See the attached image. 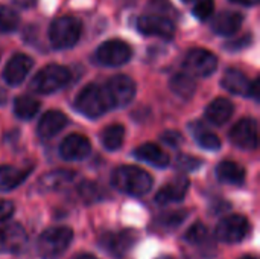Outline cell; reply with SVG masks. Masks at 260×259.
<instances>
[{
  "instance_id": "1",
  "label": "cell",
  "mask_w": 260,
  "mask_h": 259,
  "mask_svg": "<svg viewBox=\"0 0 260 259\" xmlns=\"http://www.w3.org/2000/svg\"><path fill=\"white\" fill-rule=\"evenodd\" d=\"M152 177L145 169L131 165L116 168L111 176V183L116 189L134 197L148 194L152 188Z\"/></svg>"
},
{
  "instance_id": "2",
  "label": "cell",
  "mask_w": 260,
  "mask_h": 259,
  "mask_svg": "<svg viewBox=\"0 0 260 259\" xmlns=\"http://www.w3.org/2000/svg\"><path fill=\"white\" fill-rule=\"evenodd\" d=\"M73 240V232L69 227H52L43 232L37 241V252L43 259L59 258Z\"/></svg>"
},
{
  "instance_id": "3",
  "label": "cell",
  "mask_w": 260,
  "mask_h": 259,
  "mask_svg": "<svg viewBox=\"0 0 260 259\" xmlns=\"http://www.w3.org/2000/svg\"><path fill=\"white\" fill-rule=\"evenodd\" d=\"M70 79V72L64 66L50 64L41 69L30 81V90L41 95L53 93L62 89Z\"/></svg>"
},
{
  "instance_id": "4",
  "label": "cell",
  "mask_w": 260,
  "mask_h": 259,
  "mask_svg": "<svg viewBox=\"0 0 260 259\" xmlns=\"http://www.w3.org/2000/svg\"><path fill=\"white\" fill-rule=\"evenodd\" d=\"M81 31L82 26L79 20L73 17H59L50 24L49 38L55 49H69L78 43Z\"/></svg>"
},
{
  "instance_id": "5",
  "label": "cell",
  "mask_w": 260,
  "mask_h": 259,
  "mask_svg": "<svg viewBox=\"0 0 260 259\" xmlns=\"http://www.w3.org/2000/svg\"><path fill=\"white\" fill-rule=\"evenodd\" d=\"M75 105L78 111L87 118H99L110 108L104 89H101L96 84H90L84 87L76 96Z\"/></svg>"
},
{
  "instance_id": "6",
  "label": "cell",
  "mask_w": 260,
  "mask_h": 259,
  "mask_svg": "<svg viewBox=\"0 0 260 259\" xmlns=\"http://www.w3.org/2000/svg\"><path fill=\"white\" fill-rule=\"evenodd\" d=\"M110 107H125L136 96V82L126 75H116L104 89Z\"/></svg>"
},
{
  "instance_id": "7",
  "label": "cell",
  "mask_w": 260,
  "mask_h": 259,
  "mask_svg": "<svg viewBox=\"0 0 260 259\" xmlns=\"http://www.w3.org/2000/svg\"><path fill=\"white\" fill-rule=\"evenodd\" d=\"M250 231V223L244 215H229L216 226V237L219 241L235 244L241 243Z\"/></svg>"
},
{
  "instance_id": "8",
  "label": "cell",
  "mask_w": 260,
  "mask_h": 259,
  "mask_svg": "<svg viewBox=\"0 0 260 259\" xmlns=\"http://www.w3.org/2000/svg\"><path fill=\"white\" fill-rule=\"evenodd\" d=\"M133 56V49L128 43L122 40H110L105 41L96 52V58L104 66H122L128 63Z\"/></svg>"
},
{
  "instance_id": "9",
  "label": "cell",
  "mask_w": 260,
  "mask_h": 259,
  "mask_svg": "<svg viewBox=\"0 0 260 259\" xmlns=\"http://www.w3.org/2000/svg\"><path fill=\"white\" fill-rule=\"evenodd\" d=\"M218 58L206 49H192L184 58V67L197 76H209L216 70Z\"/></svg>"
},
{
  "instance_id": "10",
  "label": "cell",
  "mask_w": 260,
  "mask_h": 259,
  "mask_svg": "<svg viewBox=\"0 0 260 259\" xmlns=\"http://www.w3.org/2000/svg\"><path fill=\"white\" fill-rule=\"evenodd\" d=\"M230 140L241 150H256L259 143V131L254 119H241L230 131Z\"/></svg>"
},
{
  "instance_id": "11",
  "label": "cell",
  "mask_w": 260,
  "mask_h": 259,
  "mask_svg": "<svg viewBox=\"0 0 260 259\" xmlns=\"http://www.w3.org/2000/svg\"><path fill=\"white\" fill-rule=\"evenodd\" d=\"M137 29L143 35H152V37H160L171 40L174 37L175 27L174 23L165 17V15H142L137 20Z\"/></svg>"
},
{
  "instance_id": "12",
  "label": "cell",
  "mask_w": 260,
  "mask_h": 259,
  "mask_svg": "<svg viewBox=\"0 0 260 259\" xmlns=\"http://www.w3.org/2000/svg\"><path fill=\"white\" fill-rule=\"evenodd\" d=\"M136 234L133 231H122L117 234H105L101 238V247L105 249L110 255L116 258H122L128 253L136 244Z\"/></svg>"
},
{
  "instance_id": "13",
  "label": "cell",
  "mask_w": 260,
  "mask_h": 259,
  "mask_svg": "<svg viewBox=\"0 0 260 259\" xmlns=\"http://www.w3.org/2000/svg\"><path fill=\"white\" fill-rule=\"evenodd\" d=\"M91 151L90 140L82 136V134H70L67 136L61 147H59V154L64 160L69 162H79L84 160Z\"/></svg>"
},
{
  "instance_id": "14",
  "label": "cell",
  "mask_w": 260,
  "mask_h": 259,
  "mask_svg": "<svg viewBox=\"0 0 260 259\" xmlns=\"http://www.w3.org/2000/svg\"><path fill=\"white\" fill-rule=\"evenodd\" d=\"M32 66H34L32 58H29L24 53H17L8 61L3 70V78L9 85H18L24 81Z\"/></svg>"
},
{
  "instance_id": "15",
  "label": "cell",
  "mask_w": 260,
  "mask_h": 259,
  "mask_svg": "<svg viewBox=\"0 0 260 259\" xmlns=\"http://www.w3.org/2000/svg\"><path fill=\"white\" fill-rule=\"evenodd\" d=\"M26 231L20 224H9L0 229V253H17L26 244Z\"/></svg>"
},
{
  "instance_id": "16",
  "label": "cell",
  "mask_w": 260,
  "mask_h": 259,
  "mask_svg": "<svg viewBox=\"0 0 260 259\" xmlns=\"http://www.w3.org/2000/svg\"><path fill=\"white\" fill-rule=\"evenodd\" d=\"M67 125V116L58 110H49L46 111L40 122H38V134L43 139H50L55 134H58L64 127Z\"/></svg>"
},
{
  "instance_id": "17",
  "label": "cell",
  "mask_w": 260,
  "mask_h": 259,
  "mask_svg": "<svg viewBox=\"0 0 260 259\" xmlns=\"http://www.w3.org/2000/svg\"><path fill=\"white\" fill-rule=\"evenodd\" d=\"M187 191H189V179L184 176H180L175 180H172L171 183H168L163 189H160L155 200L160 205L181 202L186 197Z\"/></svg>"
},
{
  "instance_id": "18",
  "label": "cell",
  "mask_w": 260,
  "mask_h": 259,
  "mask_svg": "<svg viewBox=\"0 0 260 259\" xmlns=\"http://www.w3.org/2000/svg\"><path fill=\"white\" fill-rule=\"evenodd\" d=\"M30 174L29 168H17L11 165L0 166V192H8L20 186L27 176Z\"/></svg>"
},
{
  "instance_id": "19",
  "label": "cell",
  "mask_w": 260,
  "mask_h": 259,
  "mask_svg": "<svg viewBox=\"0 0 260 259\" xmlns=\"http://www.w3.org/2000/svg\"><path fill=\"white\" fill-rule=\"evenodd\" d=\"M134 156L139 160L151 163L157 168H166L169 165V156L155 143H143L134 150Z\"/></svg>"
},
{
  "instance_id": "20",
  "label": "cell",
  "mask_w": 260,
  "mask_h": 259,
  "mask_svg": "<svg viewBox=\"0 0 260 259\" xmlns=\"http://www.w3.org/2000/svg\"><path fill=\"white\" fill-rule=\"evenodd\" d=\"M242 20L244 17L239 12L224 11L213 20L212 27L218 35H233L242 26Z\"/></svg>"
},
{
  "instance_id": "21",
  "label": "cell",
  "mask_w": 260,
  "mask_h": 259,
  "mask_svg": "<svg viewBox=\"0 0 260 259\" xmlns=\"http://www.w3.org/2000/svg\"><path fill=\"white\" fill-rule=\"evenodd\" d=\"M222 87L235 95H245L248 96V92H250V85H251V81L247 78V75L238 69H229L224 76H222V81H221Z\"/></svg>"
},
{
  "instance_id": "22",
  "label": "cell",
  "mask_w": 260,
  "mask_h": 259,
  "mask_svg": "<svg viewBox=\"0 0 260 259\" xmlns=\"http://www.w3.org/2000/svg\"><path fill=\"white\" fill-rule=\"evenodd\" d=\"M232 114H233V104L225 98H216L206 108V118L213 125L225 124L232 118Z\"/></svg>"
},
{
  "instance_id": "23",
  "label": "cell",
  "mask_w": 260,
  "mask_h": 259,
  "mask_svg": "<svg viewBox=\"0 0 260 259\" xmlns=\"http://www.w3.org/2000/svg\"><path fill=\"white\" fill-rule=\"evenodd\" d=\"M218 180L227 185H242L245 182V168L236 162L225 160L216 168Z\"/></svg>"
},
{
  "instance_id": "24",
  "label": "cell",
  "mask_w": 260,
  "mask_h": 259,
  "mask_svg": "<svg viewBox=\"0 0 260 259\" xmlns=\"http://www.w3.org/2000/svg\"><path fill=\"white\" fill-rule=\"evenodd\" d=\"M73 177L75 174L72 171H64V169L52 171L40 180V188L43 191H58L67 186L73 180Z\"/></svg>"
},
{
  "instance_id": "25",
  "label": "cell",
  "mask_w": 260,
  "mask_h": 259,
  "mask_svg": "<svg viewBox=\"0 0 260 259\" xmlns=\"http://www.w3.org/2000/svg\"><path fill=\"white\" fill-rule=\"evenodd\" d=\"M171 90L183 99H190L197 92V82L187 73H177L171 78Z\"/></svg>"
},
{
  "instance_id": "26",
  "label": "cell",
  "mask_w": 260,
  "mask_h": 259,
  "mask_svg": "<svg viewBox=\"0 0 260 259\" xmlns=\"http://www.w3.org/2000/svg\"><path fill=\"white\" fill-rule=\"evenodd\" d=\"M125 139V128L119 124L107 127L101 134V142L108 151H116L122 147Z\"/></svg>"
},
{
  "instance_id": "27",
  "label": "cell",
  "mask_w": 260,
  "mask_h": 259,
  "mask_svg": "<svg viewBox=\"0 0 260 259\" xmlns=\"http://www.w3.org/2000/svg\"><path fill=\"white\" fill-rule=\"evenodd\" d=\"M40 110V102L30 96L21 95L15 99L14 102V113L17 118L20 119H30L37 114V111Z\"/></svg>"
},
{
  "instance_id": "28",
  "label": "cell",
  "mask_w": 260,
  "mask_h": 259,
  "mask_svg": "<svg viewBox=\"0 0 260 259\" xmlns=\"http://www.w3.org/2000/svg\"><path fill=\"white\" fill-rule=\"evenodd\" d=\"M193 130V134H195V139L197 142L204 148V150H209V151H216L221 148V140L216 134H213L212 131L206 130L204 127H201L200 124L193 125L192 127Z\"/></svg>"
},
{
  "instance_id": "29",
  "label": "cell",
  "mask_w": 260,
  "mask_h": 259,
  "mask_svg": "<svg viewBox=\"0 0 260 259\" xmlns=\"http://www.w3.org/2000/svg\"><path fill=\"white\" fill-rule=\"evenodd\" d=\"M18 26V15L8 6H0V34H9Z\"/></svg>"
},
{
  "instance_id": "30",
  "label": "cell",
  "mask_w": 260,
  "mask_h": 259,
  "mask_svg": "<svg viewBox=\"0 0 260 259\" xmlns=\"http://www.w3.org/2000/svg\"><path fill=\"white\" fill-rule=\"evenodd\" d=\"M207 237H209V231H207V227L204 226V224H201V223H197V224H193L187 232H186V241L187 243H190V244H193V246H201L206 240H207Z\"/></svg>"
},
{
  "instance_id": "31",
  "label": "cell",
  "mask_w": 260,
  "mask_h": 259,
  "mask_svg": "<svg viewBox=\"0 0 260 259\" xmlns=\"http://www.w3.org/2000/svg\"><path fill=\"white\" fill-rule=\"evenodd\" d=\"M79 194L81 197L85 200V202H96L99 200L101 197V189L98 188L96 183L93 182H84L81 186H79Z\"/></svg>"
},
{
  "instance_id": "32",
  "label": "cell",
  "mask_w": 260,
  "mask_h": 259,
  "mask_svg": "<svg viewBox=\"0 0 260 259\" xmlns=\"http://www.w3.org/2000/svg\"><path fill=\"white\" fill-rule=\"evenodd\" d=\"M213 9H215V2L213 0H201L193 8V15L198 20H207L213 14Z\"/></svg>"
},
{
  "instance_id": "33",
  "label": "cell",
  "mask_w": 260,
  "mask_h": 259,
  "mask_svg": "<svg viewBox=\"0 0 260 259\" xmlns=\"http://www.w3.org/2000/svg\"><path fill=\"white\" fill-rule=\"evenodd\" d=\"M186 215H187V214H186V212H183V211H180V212H172V214H169V215H165V217H161L158 223H160L163 227L174 229V227L180 226V224L184 221Z\"/></svg>"
},
{
  "instance_id": "34",
  "label": "cell",
  "mask_w": 260,
  "mask_h": 259,
  "mask_svg": "<svg viewBox=\"0 0 260 259\" xmlns=\"http://www.w3.org/2000/svg\"><path fill=\"white\" fill-rule=\"evenodd\" d=\"M177 163H178V166H180L183 171H187V172H189V171H193V169H197V168L201 166V160H200L198 157L186 156V154L178 156Z\"/></svg>"
},
{
  "instance_id": "35",
  "label": "cell",
  "mask_w": 260,
  "mask_h": 259,
  "mask_svg": "<svg viewBox=\"0 0 260 259\" xmlns=\"http://www.w3.org/2000/svg\"><path fill=\"white\" fill-rule=\"evenodd\" d=\"M161 140H163L166 145H169V147H172V148H177V147L181 143L183 137H181V134H180L178 131H165V133L161 134Z\"/></svg>"
},
{
  "instance_id": "36",
  "label": "cell",
  "mask_w": 260,
  "mask_h": 259,
  "mask_svg": "<svg viewBox=\"0 0 260 259\" xmlns=\"http://www.w3.org/2000/svg\"><path fill=\"white\" fill-rule=\"evenodd\" d=\"M14 215V205L8 200H0V221H6Z\"/></svg>"
},
{
  "instance_id": "37",
  "label": "cell",
  "mask_w": 260,
  "mask_h": 259,
  "mask_svg": "<svg viewBox=\"0 0 260 259\" xmlns=\"http://www.w3.org/2000/svg\"><path fill=\"white\" fill-rule=\"evenodd\" d=\"M248 96H251V98H254V99H259V79H254V81H251V85H250Z\"/></svg>"
},
{
  "instance_id": "38",
  "label": "cell",
  "mask_w": 260,
  "mask_h": 259,
  "mask_svg": "<svg viewBox=\"0 0 260 259\" xmlns=\"http://www.w3.org/2000/svg\"><path fill=\"white\" fill-rule=\"evenodd\" d=\"M17 6H20V8H32L35 3H37V0H12Z\"/></svg>"
},
{
  "instance_id": "39",
  "label": "cell",
  "mask_w": 260,
  "mask_h": 259,
  "mask_svg": "<svg viewBox=\"0 0 260 259\" xmlns=\"http://www.w3.org/2000/svg\"><path fill=\"white\" fill-rule=\"evenodd\" d=\"M235 3H239V5H245V6H253V5H257L259 0H232Z\"/></svg>"
},
{
  "instance_id": "40",
  "label": "cell",
  "mask_w": 260,
  "mask_h": 259,
  "mask_svg": "<svg viewBox=\"0 0 260 259\" xmlns=\"http://www.w3.org/2000/svg\"><path fill=\"white\" fill-rule=\"evenodd\" d=\"M73 259H98V258H94V256H93V255H90V253H81V255L75 256Z\"/></svg>"
},
{
  "instance_id": "41",
  "label": "cell",
  "mask_w": 260,
  "mask_h": 259,
  "mask_svg": "<svg viewBox=\"0 0 260 259\" xmlns=\"http://www.w3.org/2000/svg\"><path fill=\"white\" fill-rule=\"evenodd\" d=\"M158 259H172V258H169V256H161V258H158Z\"/></svg>"
},
{
  "instance_id": "42",
  "label": "cell",
  "mask_w": 260,
  "mask_h": 259,
  "mask_svg": "<svg viewBox=\"0 0 260 259\" xmlns=\"http://www.w3.org/2000/svg\"><path fill=\"white\" fill-rule=\"evenodd\" d=\"M183 2H186V3H190V2H195V0H183Z\"/></svg>"
},
{
  "instance_id": "43",
  "label": "cell",
  "mask_w": 260,
  "mask_h": 259,
  "mask_svg": "<svg viewBox=\"0 0 260 259\" xmlns=\"http://www.w3.org/2000/svg\"><path fill=\"white\" fill-rule=\"evenodd\" d=\"M242 259H256V258H251V256H245V258H242Z\"/></svg>"
}]
</instances>
